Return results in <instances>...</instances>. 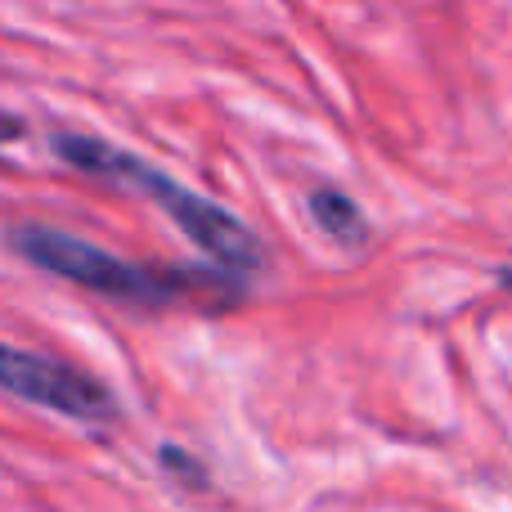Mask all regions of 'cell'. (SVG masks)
<instances>
[{"label": "cell", "mask_w": 512, "mask_h": 512, "mask_svg": "<svg viewBox=\"0 0 512 512\" xmlns=\"http://www.w3.org/2000/svg\"><path fill=\"white\" fill-rule=\"evenodd\" d=\"M0 391L27 400V405L54 409L63 418H81V423H104V418L117 414L113 391L99 378L50 360V355L18 351V346L5 342H0Z\"/></svg>", "instance_id": "3"}, {"label": "cell", "mask_w": 512, "mask_h": 512, "mask_svg": "<svg viewBox=\"0 0 512 512\" xmlns=\"http://www.w3.org/2000/svg\"><path fill=\"white\" fill-rule=\"evenodd\" d=\"M9 248L18 256H27L32 265H41V270L86 288V292L144 301V306H167V301H180L194 288L230 292V297L243 292L239 283L225 279L230 270H153V265L122 261V256L95 248V243L77 239V234L50 230V225H18V230H9Z\"/></svg>", "instance_id": "2"}, {"label": "cell", "mask_w": 512, "mask_h": 512, "mask_svg": "<svg viewBox=\"0 0 512 512\" xmlns=\"http://www.w3.org/2000/svg\"><path fill=\"white\" fill-rule=\"evenodd\" d=\"M18 135H23V117H14V113H0V144L18 140Z\"/></svg>", "instance_id": "6"}, {"label": "cell", "mask_w": 512, "mask_h": 512, "mask_svg": "<svg viewBox=\"0 0 512 512\" xmlns=\"http://www.w3.org/2000/svg\"><path fill=\"white\" fill-rule=\"evenodd\" d=\"M499 283H504V288H512V270H499Z\"/></svg>", "instance_id": "7"}, {"label": "cell", "mask_w": 512, "mask_h": 512, "mask_svg": "<svg viewBox=\"0 0 512 512\" xmlns=\"http://www.w3.org/2000/svg\"><path fill=\"white\" fill-rule=\"evenodd\" d=\"M54 153H59L68 167L86 171V176L113 180V185H131V189H140L144 198H153L221 270H230V274L261 270V243L252 239L239 216L225 212L212 198L194 194V189L176 185V180L162 176V171L149 167L144 158H135V153H126V149H113L108 140H90V135H54Z\"/></svg>", "instance_id": "1"}, {"label": "cell", "mask_w": 512, "mask_h": 512, "mask_svg": "<svg viewBox=\"0 0 512 512\" xmlns=\"http://www.w3.org/2000/svg\"><path fill=\"white\" fill-rule=\"evenodd\" d=\"M162 463H167L176 477H189V486H203V468H198L189 454H180L176 445H162Z\"/></svg>", "instance_id": "5"}, {"label": "cell", "mask_w": 512, "mask_h": 512, "mask_svg": "<svg viewBox=\"0 0 512 512\" xmlns=\"http://www.w3.org/2000/svg\"><path fill=\"white\" fill-rule=\"evenodd\" d=\"M310 216L315 225L342 248H364L369 239V225H364V212L342 194V189H315L310 194Z\"/></svg>", "instance_id": "4"}]
</instances>
